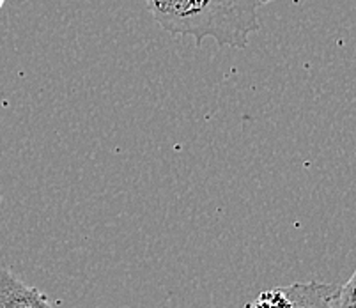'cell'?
Listing matches in <instances>:
<instances>
[{"mask_svg": "<svg viewBox=\"0 0 356 308\" xmlns=\"http://www.w3.org/2000/svg\"><path fill=\"white\" fill-rule=\"evenodd\" d=\"M154 20L170 34L193 35L197 47L213 38L218 47L247 48L261 31L259 0H144Z\"/></svg>", "mask_w": 356, "mask_h": 308, "instance_id": "obj_1", "label": "cell"}, {"mask_svg": "<svg viewBox=\"0 0 356 308\" xmlns=\"http://www.w3.org/2000/svg\"><path fill=\"white\" fill-rule=\"evenodd\" d=\"M247 308H339V285L307 282L271 289Z\"/></svg>", "mask_w": 356, "mask_h": 308, "instance_id": "obj_2", "label": "cell"}, {"mask_svg": "<svg viewBox=\"0 0 356 308\" xmlns=\"http://www.w3.org/2000/svg\"><path fill=\"white\" fill-rule=\"evenodd\" d=\"M0 308H51L40 289L24 284L9 269H0Z\"/></svg>", "mask_w": 356, "mask_h": 308, "instance_id": "obj_3", "label": "cell"}, {"mask_svg": "<svg viewBox=\"0 0 356 308\" xmlns=\"http://www.w3.org/2000/svg\"><path fill=\"white\" fill-rule=\"evenodd\" d=\"M339 308H356V269L344 285H339Z\"/></svg>", "mask_w": 356, "mask_h": 308, "instance_id": "obj_4", "label": "cell"}, {"mask_svg": "<svg viewBox=\"0 0 356 308\" xmlns=\"http://www.w3.org/2000/svg\"><path fill=\"white\" fill-rule=\"evenodd\" d=\"M270 2H273V0H259V4H270Z\"/></svg>", "mask_w": 356, "mask_h": 308, "instance_id": "obj_5", "label": "cell"}, {"mask_svg": "<svg viewBox=\"0 0 356 308\" xmlns=\"http://www.w3.org/2000/svg\"><path fill=\"white\" fill-rule=\"evenodd\" d=\"M6 4V0H0V9H2V6Z\"/></svg>", "mask_w": 356, "mask_h": 308, "instance_id": "obj_6", "label": "cell"}]
</instances>
